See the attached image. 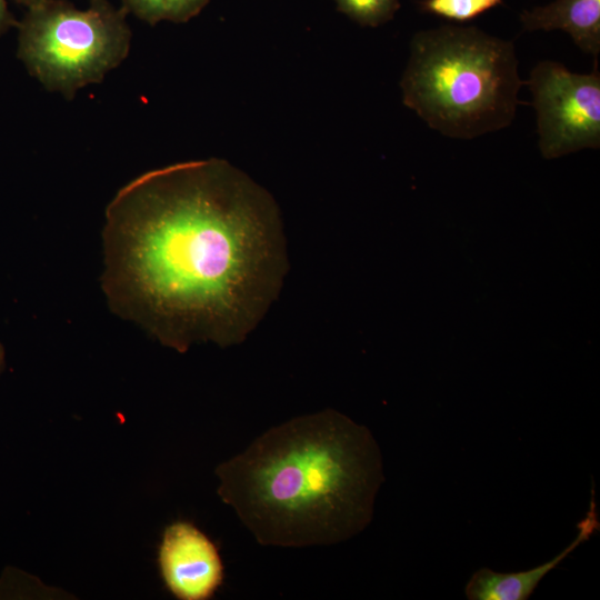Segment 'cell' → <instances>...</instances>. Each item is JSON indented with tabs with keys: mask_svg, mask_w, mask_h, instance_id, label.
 <instances>
[{
	"mask_svg": "<svg viewBox=\"0 0 600 600\" xmlns=\"http://www.w3.org/2000/svg\"><path fill=\"white\" fill-rule=\"evenodd\" d=\"M104 219L101 288L111 311L179 352L200 341L240 343L280 291L279 208L223 159L140 174Z\"/></svg>",
	"mask_w": 600,
	"mask_h": 600,
	"instance_id": "1",
	"label": "cell"
},
{
	"mask_svg": "<svg viewBox=\"0 0 600 600\" xmlns=\"http://www.w3.org/2000/svg\"><path fill=\"white\" fill-rule=\"evenodd\" d=\"M217 492L264 547L343 542L371 522L382 484L370 430L333 409L292 418L220 463Z\"/></svg>",
	"mask_w": 600,
	"mask_h": 600,
	"instance_id": "2",
	"label": "cell"
},
{
	"mask_svg": "<svg viewBox=\"0 0 600 600\" xmlns=\"http://www.w3.org/2000/svg\"><path fill=\"white\" fill-rule=\"evenodd\" d=\"M523 83L511 41L444 24L412 37L400 88L403 104L430 128L473 139L510 126Z\"/></svg>",
	"mask_w": 600,
	"mask_h": 600,
	"instance_id": "3",
	"label": "cell"
},
{
	"mask_svg": "<svg viewBox=\"0 0 600 600\" xmlns=\"http://www.w3.org/2000/svg\"><path fill=\"white\" fill-rule=\"evenodd\" d=\"M17 28L18 58L48 91L66 99L101 82L131 46L127 13L108 0H90L87 9L44 0L27 8Z\"/></svg>",
	"mask_w": 600,
	"mask_h": 600,
	"instance_id": "4",
	"label": "cell"
},
{
	"mask_svg": "<svg viewBox=\"0 0 600 600\" xmlns=\"http://www.w3.org/2000/svg\"><path fill=\"white\" fill-rule=\"evenodd\" d=\"M537 112L539 148L547 159L600 146V74H581L542 61L526 82Z\"/></svg>",
	"mask_w": 600,
	"mask_h": 600,
	"instance_id": "5",
	"label": "cell"
},
{
	"mask_svg": "<svg viewBox=\"0 0 600 600\" xmlns=\"http://www.w3.org/2000/svg\"><path fill=\"white\" fill-rule=\"evenodd\" d=\"M158 564L167 589L180 600H208L222 586L224 568L218 547L193 523L166 527Z\"/></svg>",
	"mask_w": 600,
	"mask_h": 600,
	"instance_id": "6",
	"label": "cell"
},
{
	"mask_svg": "<svg viewBox=\"0 0 600 600\" xmlns=\"http://www.w3.org/2000/svg\"><path fill=\"white\" fill-rule=\"evenodd\" d=\"M598 518L594 490L591 491L589 509L577 524V536L571 543L551 560L524 571L496 572L488 568L477 570L466 584L469 600H527L540 580L569 556L578 546L588 541L598 531Z\"/></svg>",
	"mask_w": 600,
	"mask_h": 600,
	"instance_id": "7",
	"label": "cell"
},
{
	"mask_svg": "<svg viewBox=\"0 0 600 600\" xmlns=\"http://www.w3.org/2000/svg\"><path fill=\"white\" fill-rule=\"evenodd\" d=\"M520 21L527 31L562 30L594 57L600 51V0H554L523 11Z\"/></svg>",
	"mask_w": 600,
	"mask_h": 600,
	"instance_id": "8",
	"label": "cell"
},
{
	"mask_svg": "<svg viewBox=\"0 0 600 600\" xmlns=\"http://www.w3.org/2000/svg\"><path fill=\"white\" fill-rule=\"evenodd\" d=\"M210 0H121V8L143 22L184 23L197 17Z\"/></svg>",
	"mask_w": 600,
	"mask_h": 600,
	"instance_id": "9",
	"label": "cell"
},
{
	"mask_svg": "<svg viewBox=\"0 0 600 600\" xmlns=\"http://www.w3.org/2000/svg\"><path fill=\"white\" fill-rule=\"evenodd\" d=\"M338 11L363 27H378L390 21L400 0H332Z\"/></svg>",
	"mask_w": 600,
	"mask_h": 600,
	"instance_id": "10",
	"label": "cell"
},
{
	"mask_svg": "<svg viewBox=\"0 0 600 600\" xmlns=\"http://www.w3.org/2000/svg\"><path fill=\"white\" fill-rule=\"evenodd\" d=\"M503 0H422L423 11L434 16L464 22L477 18L500 4Z\"/></svg>",
	"mask_w": 600,
	"mask_h": 600,
	"instance_id": "11",
	"label": "cell"
},
{
	"mask_svg": "<svg viewBox=\"0 0 600 600\" xmlns=\"http://www.w3.org/2000/svg\"><path fill=\"white\" fill-rule=\"evenodd\" d=\"M18 22L9 9L8 0H0V37L12 27H17Z\"/></svg>",
	"mask_w": 600,
	"mask_h": 600,
	"instance_id": "12",
	"label": "cell"
},
{
	"mask_svg": "<svg viewBox=\"0 0 600 600\" xmlns=\"http://www.w3.org/2000/svg\"><path fill=\"white\" fill-rule=\"evenodd\" d=\"M17 3L22 4L27 8H30L32 6H36L44 0H14Z\"/></svg>",
	"mask_w": 600,
	"mask_h": 600,
	"instance_id": "13",
	"label": "cell"
},
{
	"mask_svg": "<svg viewBox=\"0 0 600 600\" xmlns=\"http://www.w3.org/2000/svg\"><path fill=\"white\" fill-rule=\"evenodd\" d=\"M4 360H6L4 348H3V346L0 343V373H1V371L3 370V368H4Z\"/></svg>",
	"mask_w": 600,
	"mask_h": 600,
	"instance_id": "14",
	"label": "cell"
}]
</instances>
